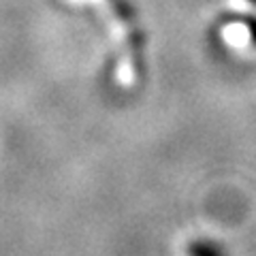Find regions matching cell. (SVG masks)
I'll return each instance as SVG.
<instances>
[{
	"mask_svg": "<svg viewBox=\"0 0 256 256\" xmlns=\"http://www.w3.org/2000/svg\"><path fill=\"white\" fill-rule=\"evenodd\" d=\"M248 2H250V4H254V6H256V0H248Z\"/></svg>",
	"mask_w": 256,
	"mask_h": 256,
	"instance_id": "obj_3",
	"label": "cell"
},
{
	"mask_svg": "<svg viewBox=\"0 0 256 256\" xmlns=\"http://www.w3.org/2000/svg\"><path fill=\"white\" fill-rule=\"evenodd\" d=\"M242 22L248 26V30H250V38L256 45V18H252V15H242Z\"/></svg>",
	"mask_w": 256,
	"mask_h": 256,
	"instance_id": "obj_2",
	"label": "cell"
},
{
	"mask_svg": "<svg viewBox=\"0 0 256 256\" xmlns=\"http://www.w3.org/2000/svg\"><path fill=\"white\" fill-rule=\"evenodd\" d=\"M188 256H228V250L214 239H194L188 246Z\"/></svg>",
	"mask_w": 256,
	"mask_h": 256,
	"instance_id": "obj_1",
	"label": "cell"
}]
</instances>
